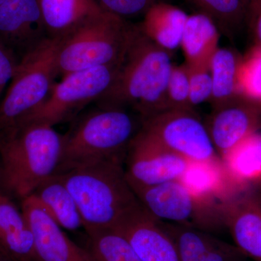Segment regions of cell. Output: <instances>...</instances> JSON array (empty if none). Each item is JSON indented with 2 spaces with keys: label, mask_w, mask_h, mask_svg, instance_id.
<instances>
[{
  "label": "cell",
  "mask_w": 261,
  "mask_h": 261,
  "mask_svg": "<svg viewBox=\"0 0 261 261\" xmlns=\"http://www.w3.org/2000/svg\"><path fill=\"white\" fill-rule=\"evenodd\" d=\"M172 66L171 53L154 44L139 25H133L114 80L96 104L99 108H130L142 119L166 111V89Z\"/></svg>",
  "instance_id": "obj_1"
},
{
  "label": "cell",
  "mask_w": 261,
  "mask_h": 261,
  "mask_svg": "<svg viewBox=\"0 0 261 261\" xmlns=\"http://www.w3.org/2000/svg\"><path fill=\"white\" fill-rule=\"evenodd\" d=\"M63 135L54 127L21 123L0 130V190L20 201L56 174Z\"/></svg>",
  "instance_id": "obj_2"
},
{
  "label": "cell",
  "mask_w": 261,
  "mask_h": 261,
  "mask_svg": "<svg viewBox=\"0 0 261 261\" xmlns=\"http://www.w3.org/2000/svg\"><path fill=\"white\" fill-rule=\"evenodd\" d=\"M124 163L106 160L58 174L78 206L86 232L116 227L141 205L127 180Z\"/></svg>",
  "instance_id": "obj_3"
},
{
  "label": "cell",
  "mask_w": 261,
  "mask_h": 261,
  "mask_svg": "<svg viewBox=\"0 0 261 261\" xmlns=\"http://www.w3.org/2000/svg\"><path fill=\"white\" fill-rule=\"evenodd\" d=\"M142 118L126 110L99 108L79 118L63 135V149L56 174L116 159H126Z\"/></svg>",
  "instance_id": "obj_4"
},
{
  "label": "cell",
  "mask_w": 261,
  "mask_h": 261,
  "mask_svg": "<svg viewBox=\"0 0 261 261\" xmlns=\"http://www.w3.org/2000/svg\"><path fill=\"white\" fill-rule=\"evenodd\" d=\"M63 39L44 38L19 60L0 101V130L23 121L49 95L60 74L58 55Z\"/></svg>",
  "instance_id": "obj_5"
},
{
  "label": "cell",
  "mask_w": 261,
  "mask_h": 261,
  "mask_svg": "<svg viewBox=\"0 0 261 261\" xmlns=\"http://www.w3.org/2000/svg\"><path fill=\"white\" fill-rule=\"evenodd\" d=\"M133 24L104 13L64 37L58 55L63 76L73 72L118 65L126 54Z\"/></svg>",
  "instance_id": "obj_6"
},
{
  "label": "cell",
  "mask_w": 261,
  "mask_h": 261,
  "mask_svg": "<svg viewBox=\"0 0 261 261\" xmlns=\"http://www.w3.org/2000/svg\"><path fill=\"white\" fill-rule=\"evenodd\" d=\"M119 65L97 67L64 75L61 82L54 84L45 100L18 123H36L54 127L74 119L81 111L89 103L95 102L111 87Z\"/></svg>",
  "instance_id": "obj_7"
},
{
  "label": "cell",
  "mask_w": 261,
  "mask_h": 261,
  "mask_svg": "<svg viewBox=\"0 0 261 261\" xmlns=\"http://www.w3.org/2000/svg\"><path fill=\"white\" fill-rule=\"evenodd\" d=\"M141 132L190 162L221 160L205 123L193 109H169L142 119Z\"/></svg>",
  "instance_id": "obj_8"
},
{
  "label": "cell",
  "mask_w": 261,
  "mask_h": 261,
  "mask_svg": "<svg viewBox=\"0 0 261 261\" xmlns=\"http://www.w3.org/2000/svg\"><path fill=\"white\" fill-rule=\"evenodd\" d=\"M132 190L142 207L159 221L205 231L223 224L220 207L198 200L180 180Z\"/></svg>",
  "instance_id": "obj_9"
},
{
  "label": "cell",
  "mask_w": 261,
  "mask_h": 261,
  "mask_svg": "<svg viewBox=\"0 0 261 261\" xmlns=\"http://www.w3.org/2000/svg\"><path fill=\"white\" fill-rule=\"evenodd\" d=\"M190 161L168 150L138 130L128 147L124 167L132 189L179 180Z\"/></svg>",
  "instance_id": "obj_10"
},
{
  "label": "cell",
  "mask_w": 261,
  "mask_h": 261,
  "mask_svg": "<svg viewBox=\"0 0 261 261\" xmlns=\"http://www.w3.org/2000/svg\"><path fill=\"white\" fill-rule=\"evenodd\" d=\"M20 208L32 228L38 261H97L70 240L35 196L20 201Z\"/></svg>",
  "instance_id": "obj_11"
},
{
  "label": "cell",
  "mask_w": 261,
  "mask_h": 261,
  "mask_svg": "<svg viewBox=\"0 0 261 261\" xmlns=\"http://www.w3.org/2000/svg\"><path fill=\"white\" fill-rule=\"evenodd\" d=\"M206 128L220 159L261 128V103L237 96L213 108Z\"/></svg>",
  "instance_id": "obj_12"
},
{
  "label": "cell",
  "mask_w": 261,
  "mask_h": 261,
  "mask_svg": "<svg viewBox=\"0 0 261 261\" xmlns=\"http://www.w3.org/2000/svg\"><path fill=\"white\" fill-rule=\"evenodd\" d=\"M47 37L38 0H8L0 6V44L18 61Z\"/></svg>",
  "instance_id": "obj_13"
},
{
  "label": "cell",
  "mask_w": 261,
  "mask_h": 261,
  "mask_svg": "<svg viewBox=\"0 0 261 261\" xmlns=\"http://www.w3.org/2000/svg\"><path fill=\"white\" fill-rule=\"evenodd\" d=\"M113 228L124 236L142 261H180L172 238L142 205Z\"/></svg>",
  "instance_id": "obj_14"
},
{
  "label": "cell",
  "mask_w": 261,
  "mask_h": 261,
  "mask_svg": "<svg viewBox=\"0 0 261 261\" xmlns=\"http://www.w3.org/2000/svg\"><path fill=\"white\" fill-rule=\"evenodd\" d=\"M221 216L235 245L247 257L261 261L260 199L239 195L221 206Z\"/></svg>",
  "instance_id": "obj_15"
},
{
  "label": "cell",
  "mask_w": 261,
  "mask_h": 261,
  "mask_svg": "<svg viewBox=\"0 0 261 261\" xmlns=\"http://www.w3.org/2000/svg\"><path fill=\"white\" fill-rule=\"evenodd\" d=\"M0 253L13 261H38L34 235L14 199L0 190Z\"/></svg>",
  "instance_id": "obj_16"
},
{
  "label": "cell",
  "mask_w": 261,
  "mask_h": 261,
  "mask_svg": "<svg viewBox=\"0 0 261 261\" xmlns=\"http://www.w3.org/2000/svg\"><path fill=\"white\" fill-rule=\"evenodd\" d=\"M48 37H65L106 13L95 0H38Z\"/></svg>",
  "instance_id": "obj_17"
},
{
  "label": "cell",
  "mask_w": 261,
  "mask_h": 261,
  "mask_svg": "<svg viewBox=\"0 0 261 261\" xmlns=\"http://www.w3.org/2000/svg\"><path fill=\"white\" fill-rule=\"evenodd\" d=\"M187 18L188 15L177 7L155 2L139 27L154 44L171 53L181 45Z\"/></svg>",
  "instance_id": "obj_18"
},
{
  "label": "cell",
  "mask_w": 261,
  "mask_h": 261,
  "mask_svg": "<svg viewBox=\"0 0 261 261\" xmlns=\"http://www.w3.org/2000/svg\"><path fill=\"white\" fill-rule=\"evenodd\" d=\"M219 32L214 20L204 13L188 15L181 45L189 67L210 66L219 48Z\"/></svg>",
  "instance_id": "obj_19"
},
{
  "label": "cell",
  "mask_w": 261,
  "mask_h": 261,
  "mask_svg": "<svg viewBox=\"0 0 261 261\" xmlns=\"http://www.w3.org/2000/svg\"><path fill=\"white\" fill-rule=\"evenodd\" d=\"M32 195L62 228L76 231L84 228L78 206L59 175L43 181Z\"/></svg>",
  "instance_id": "obj_20"
},
{
  "label": "cell",
  "mask_w": 261,
  "mask_h": 261,
  "mask_svg": "<svg viewBox=\"0 0 261 261\" xmlns=\"http://www.w3.org/2000/svg\"><path fill=\"white\" fill-rule=\"evenodd\" d=\"M225 169L242 190L261 182V132L247 136L221 158Z\"/></svg>",
  "instance_id": "obj_21"
},
{
  "label": "cell",
  "mask_w": 261,
  "mask_h": 261,
  "mask_svg": "<svg viewBox=\"0 0 261 261\" xmlns=\"http://www.w3.org/2000/svg\"><path fill=\"white\" fill-rule=\"evenodd\" d=\"M241 57L228 48H218L211 58L210 69L213 92L210 102L213 108L240 95L238 73Z\"/></svg>",
  "instance_id": "obj_22"
},
{
  "label": "cell",
  "mask_w": 261,
  "mask_h": 261,
  "mask_svg": "<svg viewBox=\"0 0 261 261\" xmlns=\"http://www.w3.org/2000/svg\"><path fill=\"white\" fill-rule=\"evenodd\" d=\"M160 221L172 238L180 261H200L218 240L207 231L194 226Z\"/></svg>",
  "instance_id": "obj_23"
},
{
  "label": "cell",
  "mask_w": 261,
  "mask_h": 261,
  "mask_svg": "<svg viewBox=\"0 0 261 261\" xmlns=\"http://www.w3.org/2000/svg\"><path fill=\"white\" fill-rule=\"evenodd\" d=\"M88 250L97 261H142L128 240L115 228L87 233Z\"/></svg>",
  "instance_id": "obj_24"
},
{
  "label": "cell",
  "mask_w": 261,
  "mask_h": 261,
  "mask_svg": "<svg viewBox=\"0 0 261 261\" xmlns=\"http://www.w3.org/2000/svg\"><path fill=\"white\" fill-rule=\"evenodd\" d=\"M202 12L214 20L226 34L237 32L245 21L247 14L242 0H191Z\"/></svg>",
  "instance_id": "obj_25"
},
{
  "label": "cell",
  "mask_w": 261,
  "mask_h": 261,
  "mask_svg": "<svg viewBox=\"0 0 261 261\" xmlns=\"http://www.w3.org/2000/svg\"><path fill=\"white\" fill-rule=\"evenodd\" d=\"M239 92L241 95L261 103V47L252 48L242 58L238 73Z\"/></svg>",
  "instance_id": "obj_26"
},
{
  "label": "cell",
  "mask_w": 261,
  "mask_h": 261,
  "mask_svg": "<svg viewBox=\"0 0 261 261\" xmlns=\"http://www.w3.org/2000/svg\"><path fill=\"white\" fill-rule=\"evenodd\" d=\"M168 110L192 109L190 106V79L186 64L173 65L168 78Z\"/></svg>",
  "instance_id": "obj_27"
},
{
  "label": "cell",
  "mask_w": 261,
  "mask_h": 261,
  "mask_svg": "<svg viewBox=\"0 0 261 261\" xmlns=\"http://www.w3.org/2000/svg\"><path fill=\"white\" fill-rule=\"evenodd\" d=\"M190 106L192 109L206 101H210L213 82L208 67H189Z\"/></svg>",
  "instance_id": "obj_28"
},
{
  "label": "cell",
  "mask_w": 261,
  "mask_h": 261,
  "mask_svg": "<svg viewBox=\"0 0 261 261\" xmlns=\"http://www.w3.org/2000/svg\"><path fill=\"white\" fill-rule=\"evenodd\" d=\"M105 12L123 19L144 15L155 0H95Z\"/></svg>",
  "instance_id": "obj_29"
},
{
  "label": "cell",
  "mask_w": 261,
  "mask_h": 261,
  "mask_svg": "<svg viewBox=\"0 0 261 261\" xmlns=\"http://www.w3.org/2000/svg\"><path fill=\"white\" fill-rule=\"evenodd\" d=\"M247 257L236 245L217 240L200 261H243Z\"/></svg>",
  "instance_id": "obj_30"
},
{
  "label": "cell",
  "mask_w": 261,
  "mask_h": 261,
  "mask_svg": "<svg viewBox=\"0 0 261 261\" xmlns=\"http://www.w3.org/2000/svg\"><path fill=\"white\" fill-rule=\"evenodd\" d=\"M18 61L13 53L0 44V101L5 87L11 81Z\"/></svg>",
  "instance_id": "obj_31"
},
{
  "label": "cell",
  "mask_w": 261,
  "mask_h": 261,
  "mask_svg": "<svg viewBox=\"0 0 261 261\" xmlns=\"http://www.w3.org/2000/svg\"><path fill=\"white\" fill-rule=\"evenodd\" d=\"M249 23L251 25L254 32H255L257 41V45L261 47V6Z\"/></svg>",
  "instance_id": "obj_32"
},
{
  "label": "cell",
  "mask_w": 261,
  "mask_h": 261,
  "mask_svg": "<svg viewBox=\"0 0 261 261\" xmlns=\"http://www.w3.org/2000/svg\"><path fill=\"white\" fill-rule=\"evenodd\" d=\"M247 14V22L250 23L254 15L261 6V0H242Z\"/></svg>",
  "instance_id": "obj_33"
},
{
  "label": "cell",
  "mask_w": 261,
  "mask_h": 261,
  "mask_svg": "<svg viewBox=\"0 0 261 261\" xmlns=\"http://www.w3.org/2000/svg\"><path fill=\"white\" fill-rule=\"evenodd\" d=\"M0 261H13L10 260V258H8V257L5 256V255H3V254L0 253Z\"/></svg>",
  "instance_id": "obj_34"
},
{
  "label": "cell",
  "mask_w": 261,
  "mask_h": 261,
  "mask_svg": "<svg viewBox=\"0 0 261 261\" xmlns=\"http://www.w3.org/2000/svg\"><path fill=\"white\" fill-rule=\"evenodd\" d=\"M7 1H8V0H0V6H1L2 5L4 4L5 3H6Z\"/></svg>",
  "instance_id": "obj_35"
}]
</instances>
